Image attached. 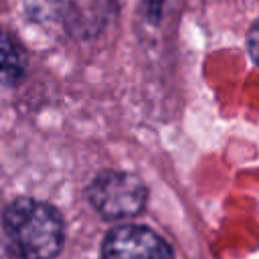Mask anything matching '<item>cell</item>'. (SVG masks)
I'll use <instances>...</instances> for the list:
<instances>
[{
	"mask_svg": "<svg viewBox=\"0 0 259 259\" xmlns=\"http://www.w3.org/2000/svg\"><path fill=\"white\" fill-rule=\"evenodd\" d=\"M4 229L22 259H53L63 247L59 212L32 198H18L4 210Z\"/></svg>",
	"mask_w": 259,
	"mask_h": 259,
	"instance_id": "6da1fadb",
	"label": "cell"
},
{
	"mask_svg": "<svg viewBox=\"0 0 259 259\" xmlns=\"http://www.w3.org/2000/svg\"><path fill=\"white\" fill-rule=\"evenodd\" d=\"M87 194L91 204L103 217L127 219L144 208L148 190L136 174L107 170L95 176Z\"/></svg>",
	"mask_w": 259,
	"mask_h": 259,
	"instance_id": "7a4b0ae2",
	"label": "cell"
},
{
	"mask_svg": "<svg viewBox=\"0 0 259 259\" xmlns=\"http://www.w3.org/2000/svg\"><path fill=\"white\" fill-rule=\"evenodd\" d=\"M101 259H174V255L154 231L140 225H121L105 235Z\"/></svg>",
	"mask_w": 259,
	"mask_h": 259,
	"instance_id": "3957f363",
	"label": "cell"
},
{
	"mask_svg": "<svg viewBox=\"0 0 259 259\" xmlns=\"http://www.w3.org/2000/svg\"><path fill=\"white\" fill-rule=\"evenodd\" d=\"M24 73V59L18 45L0 30V85H14Z\"/></svg>",
	"mask_w": 259,
	"mask_h": 259,
	"instance_id": "277c9868",
	"label": "cell"
},
{
	"mask_svg": "<svg viewBox=\"0 0 259 259\" xmlns=\"http://www.w3.org/2000/svg\"><path fill=\"white\" fill-rule=\"evenodd\" d=\"M247 47H249V55H251V59L259 65V18L253 22V26H251V30H249Z\"/></svg>",
	"mask_w": 259,
	"mask_h": 259,
	"instance_id": "5b68a950",
	"label": "cell"
},
{
	"mask_svg": "<svg viewBox=\"0 0 259 259\" xmlns=\"http://www.w3.org/2000/svg\"><path fill=\"white\" fill-rule=\"evenodd\" d=\"M162 2H164V0H148V4H150V8H152V10H156Z\"/></svg>",
	"mask_w": 259,
	"mask_h": 259,
	"instance_id": "8992f818",
	"label": "cell"
}]
</instances>
